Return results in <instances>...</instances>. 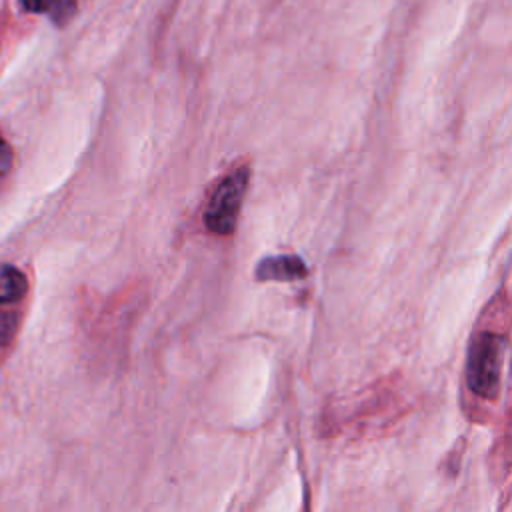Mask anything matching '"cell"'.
Returning <instances> with one entry per match:
<instances>
[{"label": "cell", "instance_id": "cell-1", "mask_svg": "<svg viewBox=\"0 0 512 512\" xmlns=\"http://www.w3.org/2000/svg\"><path fill=\"white\" fill-rule=\"evenodd\" d=\"M504 352L506 340L500 334L482 332L472 340L466 364V380L478 396L488 400L498 396Z\"/></svg>", "mask_w": 512, "mask_h": 512}, {"label": "cell", "instance_id": "cell-2", "mask_svg": "<svg viewBox=\"0 0 512 512\" xmlns=\"http://www.w3.org/2000/svg\"><path fill=\"white\" fill-rule=\"evenodd\" d=\"M248 168H238L228 174L212 192L204 210V226L216 236H228L234 232L242 200L248 188Z\"/></svg>", "mask_w": 512, "mask_h": 512}, {"label": "cell", "instance_id": "cell-3", "mask_svg": "<svg viewBox=\"0 0 512 512\" xmlns=\"http://www.w3.org/2000/svg\"><path fill=\"white\" fill-rule=\"evenodd\" d=\"M304 276H306V266L294 254H278V256L264 258L256 268V278L262 282L264 280L288 282V280H298Z\"/></svg>", "mask_w": 512, "mask_h": 512}, {"label": "cell", "instance_id": "cell-4", "mask_svg": "<svg viewBox=\"0 0 512 512\" xmlns=\"http://www.w3.org/2000/svg\"><path fill=\"white\" fill-rule=\"evenodd\" d=\"M26 12L42 14L54 24L64 26L76 14V0H20Z\"/></svg>", "mask_w": 512, "mask_h": 512}, {"label": "cell", "instance_id": "cell-5", "mask_svg": "<svg viewBox=\"0 0 512 512\" xmlns=\"http://www.w3.org/2000/svg\"><path fill=\"white\" fill-rule=\"evenodd\" d=\"M26 292L24 274L8 264H0V304L16 302Z\"/></svg>", "mask_w": 512, "mask_h": 512}, {"label": "cell", "instance_id": "cell-6", "mask_svg": "<svg viewBox=\"0 0 512 512\" xmlns=\"http://www.w3.org/2000/svg\"><path fill=\"white\" fill-rule=\"evenodd\" d=\"M18 328V314L0 310V346L8 344Z\"/></svg>", "mask_w": 512, "mask_h": 512}, {"label": "cell", "instance_id": "cell-7", "mask_svg": "<svg viewBox=\"0 0 512 512\" xmlns=\"http://www.w3.org/2000/svg\"><path fill=\"white\" fill-rule=\"evenodd\" d=\"M10 166H12V152H10L8 144L0 136V176L6 174L10 170Z\"/></svg>", "mask_w": 512, "mask_h": 512}]
</instances>
